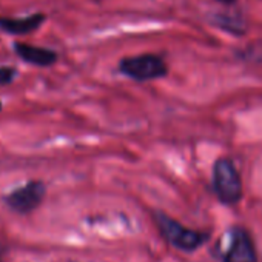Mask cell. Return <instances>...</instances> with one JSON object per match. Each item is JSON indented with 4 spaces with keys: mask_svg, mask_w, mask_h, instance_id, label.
Returning <instances> with one entry per match:
<instances>
[{
    "mask_svg": "<svg viewBox=\"0 0 262 262\" xmlns=\"http://www.w3.org/2000/svg\"><path fill=\"white\" fill-rule=\"evenodd\" d=\"M217 2H221V4H233V2H236V0H217Z\"/></svg>",
    "mask_w": 262,
    "mask_h": 262,
    "instance_id": "obj_10",
    "label": "cell"
},
{
    "mask_svg": "<svg viewBox=\"0 0 262 262\" xmlns=\"http://www.w3.org/2000/svg\"><path fill=\"white\" fill-rule=\"evenodd\" d=\"M214 25L219 27L221 30H225L231 34H242L245 31L244 28V22L234 16H228V14H217L214 17Z\"/></svg>",
    "mask_w": 262,
    "mask_h": 262,
    "instance_id": "obj_8",
    "label": "cell"
},
{
    "mask_svg": "<svg viewBox=\"0 0 262 262\" xmlns=\"http://www.w3.org/2000/svg\"><path fill=\"white\" fill-rule=\"evenodd\" d=\"M213 188L221 202L227 205L237 204L242 198V182L234 164L221 158L213 167Z\"/></svg>",
    "mask_w": 262,
    "mask_h": 262,
    "instance_id": "obj_2",
    "label": "cell"
},
{
    "mask_svg": "<svg viewBox=\"0 0 262 262\" xmlns=\"http://www.w3.org/2000/svg\"><path fill=\"white\" fill-rule=\"evenodd\" d=\"M156 219H158V224H159L162 234L174 247H178L184 251H193V250L199 248L201 245H204L208 239L207 233H201V231L185 228L184 225H181L179 222L173 221L171 217H168L162 213H159Z\"/></svg>",
    "mask_w": 262,
    "mask_h": 262,
    "instance_id": "obj_3",
    "label": "cell"
},
{
    "mask_svg": "<svg viewBox=\"0 0 262 262\" xmlns=\"http://www.w3.org/2000/svg\"><path fill=\"white\" fill-rule=\"evenodd\" d=\"M47 20L43 13H34L28 17H5L0 16V30L13 36H25L42 27Z\"/></svg>",
    "mask_w": 262,
    "mask_h": 262,
    "instance_id": "obj_7",
    "label": "cell"
},
{
    "mask_svg": "<svg viewBox=\"0 0 262 262\" xmlns=\"http://www.w3.org/2000/svg\"><path fill=\"white\" fill-rule=\"evenodd\" d=\"M13 50L24 62L34 65V67H40V68L51 67L59 59V54L54 50L30 45V43H24V42H14Z\"/></svg>",
    "mask_w": 262,
    "mask_h": 262,
    "instance_id": "obj_6",
    "label": "cell"
},
{
    "mask_svg": "<svg viewBox=\"0 0 262 262\" xmlns=\"http://www.w3.org/2000/svg\"><path fill=\"white\" fill-rule=\"evenodd\" d=\"M17 70L13 67H0V85H10L16 79Z\"/></svg>",
    "mask_w": 262,
    "mask_h": 262,
    "instance_id": "obj_9",
    "label": "cell"
},
{
    "mask_svg": "<svg viewBox=\"0 0 262 262\" xmlns=\"http://www.w3.org/2000/svg\"><path fill=\"white\" fill-rule=\"evenodd\" d=\"M119 71L125 77L136 82H148L162 79L168 74V67L165 60L151 53L123 57L119 62Z\"/></svg>",
    "mask_w": 262,
    "mask_h": 262,
    "instance_id": "obj_1",
    "label": "cell"
},
{
    "mask_svg": "<svg viewBox=\"0 0 262 262\" xmlns=\"http://www.w3.org/2000/svg\"><path fill=\"white\" fill-rule=\"evenodd\" d=\"M45 193H47V188L43 182L31 181L25 184L24 187L14 190L7 198V204L17 213H30L42 204Z\"/></svg>",
    "mask_w": 262,
    "mask_h": 262,
    "instance_id": "obj_4",
    "label": "cell"
},
{
    "mask_svg": "<svg viewBox=\"0 0 262 262\" xmlns=\"http://www.w3.org/2000/svg\"><path fill=\"white\" fill-rule=\"evenodd\" d=\"M2 108H4V103H2V102H0V111H2Z\"/></svg>",
    "mask_w": 262,
    "mask_h": 262,
    "instance_id": "obj_11",
    "label": "cell"
},
{
    "mask_svg": "<svg viewBox=\"0 0 262 262\" xmlns=\"http://www.w3.org/2000/svg\"><path fill=\"white\" fill-rule=\"evenodd\" d=\"M224 262H257L254 244L247 230L236 227L231 231V242L225 251Z\"/></svg>",
    "mask_w": 262,
    "mask_h": 262,
    "instance_id": "obj_5",
    "label": "cell"
}]
</instances>
